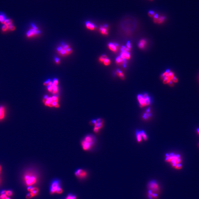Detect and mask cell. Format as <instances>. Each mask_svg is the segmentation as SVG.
Masks as SVG:
<instances>
[{"label":"cell","mask_w":199,"mask_h":199,"mask_svg":"<svg viewBox=\"0 0 199 199\" xmlns=\"http://www.w3.org/2000/svg\"><path fill=\"white\" fill-rule=\"evenodd\" d=\"M166 161L171 164L173 167L178 170L182 168V159L180 155L172 153L170 155L166 154Z\"/></svg>","instance_id":"1"},{"label":"cell","mask_w":199,"mask_h":199,"mask_svg":"<svg viewBox=\"0 0 199 199\" xmlns=\"http://www.w3.org/2000/svg\"><path fill=\"white\" fill-rule=\"evenodd\" d=\"M95 142L94 137L92 135H89L86 136L81 142L82 148L85 151L91 150L94 145Z\"/></svg>","instance_id":"2"},{"label":"cell","mask_w":199,"mask_h":199,"mask_svg":"<svg viewBox=\"0 0 199 199\" xmlns=\"http://www.w3.org/2000/svg\"><path fill=\"white\" fill-rule=\"evenodd\" d=\"M24 181L27 186L30 187L36 183L37 178L34 173L32 172H27L24 174Z\"/></svg>","instance_id":"3"},{"label":"cell","mask_w":199,"mask_h":199,"mask_svg":"<svg viewBox=\"0 0 199 199\" xmlns=\"http://www.w3.org/2000/svg\"><path fill=\"white\" fill-rule=\"evenodd\" d=\"M147 188L148 191L159 195L161 191V188L159 184L155 180H151L148 183Z\"/></svg>","instance_id":"4"},{"label":"cell","mask_w":199,"mask_h":199,"mask_svg":"<svg viewBox=\"0 0 199 199\" xmlns=\"http://www.w3.org/2000/svg\"><path fill=\"white\" fill-rule=\"evenodd\" d=\"M50 192L52 194L55 193L58 194H61L63 192L62 188L60 187V182L58 180H54L51 183Z\"/></svg>","instance_id":"5"},{"label":"cell","mask_w":199,"mask_h":199,"mask_svg":"<svg viewBox=\"0 0 199 199\" xmlns=\"http://www.w3.org/2000/svg\"><path fill=\"white\" fill-rule=\"evenodd\" d=\"M175 77L174 73L168 70L161 75V78L165 84L169 83Z\"/></svg>","instance_id":"6"},{"label":"cell","mask_w":199,"mask_h":199,"mask_svg":"<svg viewBox=\"0 0 199 199\" xmlns=\"http://www.w3.org/2000/svg\"><path fill=\"white\" fill-rule=\"evenodd\" d=\"M42 102L45 106L50 107H54L58 108L59 107V105L58 102L53 101L52 97H48L47 96H45L42 100Z\"/></svg>","instance_id":"7"},{"label":"cell","mask_w":199,"mask_h":199,"mask_svg":"<svg viewBox=\"0 0 199 199\" xmlns=\"http://www.w3.org/2000/svg\"><path fill=\"white\" fill-rule=\"evenodd\" d=\"M31 26L32 28L26 33V37L28 38H31L37 36L40 33V30L34 24H32Z\"/></svg>","instance_id":"8"},{"label":"cell","mask_w":199,"mask_h":199,"mask_svg":"<svg viewBox=\"0 0 199 199\" xmlns=\"http://www.w3.org/2000/svg\"><path fill=\"white\" fill-rule=\"evenodd\" d=\"M92 123L94 125V131L95 133H98L100 129H101L103 126V121L101 119H98L97 120L93 121Z\"/></svg>","instance_id":"9"},{"label":"cell","mask_w":199,"mask_h":199,"mask_svg":"<svg viewBox=\"0 0 199 199\" xmlns=\"http://www.w3.org/2000/svg\"><path fill=\"white\" fill-rule=\"evenodd\" d=\"M153 18V22L157 24H162L165 22L166 17L163 16L158 15L156 13Z\"/></svg>","instance_id":"10"},{"label":"cell","mask_w":199,"mask_h":199,"mask_svg":"<svg viewBox=\"0 0 199 199\" xmlns=\"http://www.w3.org/2000/svg\"><path fill=\"white\" fill-rule=\"evenodd\" d=\"M75 175L80 178H85L87 175V172L82 169H77L75 172Z\"/></svg>","instance_id":"11"},{"label":"cell","mask_w":199,"mask_h":199,"mask_svg":"<svg viewBox=\"0 0 199 199\" xmlns=\"http://www.w3.org/2000/svg\"><path fill=\"white\" fill-rule=\"evenodd\" d=\"M6 110L5 107L3 106H0V121H2L5 118Z\"/></svg>","instance_id":"12"},{"label":"cell","mask_w":199,"mask_h":199,"mask_svg":"<svg viewBox=\"0 0 199 199\" xmlns=\"http://www.w3.org/2000/svg\"><path fill=\"white\" fill-rule=\"evenodd\" d=\"M28 191L31 193L33 197L36 196L39 192V189L38 188L35 187H28L27 188Z\"/></svg>","instance_id":"13"},{"label":"cell","mask_w":199,"mask_h":199,"mask_svg":"<svg viewBox=\"0 0 199 199\" xmlns=\"http://www.w3.org/2000/svg\"><path fill=\"white\" fill-rule=\"evenodd\" d=\"M108 47L109 49L113 52H116L118 51V44L116 43L114 44L111 42L108 44Z\"/></svg>","instance_id":"14"},{"label":"cell","mask_w":199,"mask_h":199,"mask_svg":"<svg viewBox=\"0 0 199 199\" xmlns=\"http://www.w3.org/2000/svg\"><path fill=\"white\" fill-rule=\"evenodd\" d=\"M100 31L101 33L104 35H107L108 34V28L107 25L101 26L100 28Z\"/></svg>","instance_id":"15"},{"label":"cell","mask_w":199,"mask_h":199,"mask_svg":"<svg viewBox=\"0 0 199 199\" xmlns=\"http://www.w3.org/2000/svg\"><path fill=\"white\" fill-rule=\"evenodd\" d=\"M137 98H138L139 102V104H140V105L141 106V107H143L146 106L145 101V99L143 97V95L139 94V95H138Z\"/></svg>","instance_id":"16"},{"label":"cell","mask_w":199,"mask_h":199,"mask_svg":"<svg viewBox=\"0 0 199 199\" xmlns=\"http://www.w3.org/2000/svg\"><path fill=\"white\" fill-rule=\"evenodd\" d=\"M120 56L124 60H129L131 58L130 54L129 52L126 51H121Z\"/></svg>","instance_id":"17"},{"label":"cell","mask_w":199,"mask_h":199,"mask_svg":"<svg viewBox=\"0 0 199 199\" xmlns=\"http://www.w3.org/2000/svg\"><path fill=\"white\" fill-rule=\"evenodd\" d=\"M147 195L149 199H158V194H157L155 193H153L149 191H148Z\"/></svg>","instance_id":"18"},{"label":"cell","mask_w":199,"mask_h":199,"mask_svg":"<svg viewBox=\"0 0 199 199\" xmlns=\"http://www.w3.org/2000/svg\"><path fill=\"white\" fill-rule=\"evenodd\" d=\"M116 63L118 65H122L125 64V60L123 59L120 56H119L116 59Z\"/></svg>","instance_id":"19"},{"label":"cell","mask_w":199,"mask_h":199,"mask_svg":"<svg viewBox=\"0 0 199 199\" xmlns=\"http://www.w3.org/2000/svg\"><path fill=\"white\" fill-rule=\"evenodd\" d=\"M147 42L144 39H142L141 40L139 43L138 47L139 48L141 49H143L146 46Z\"/></svg>","instance_id":"20"},{"label":"cell","mask_w":199,"mask_h":199,"mask_svg":"<svg viewBox=\"0 0 199 199\" xmlns=\"http://www.w3.org/2000/svg\"><path fill=\"white\" fill-rule=\"evenodd\" d=\"M86 25L87 28L91 30H93L95 28V25L89 21H87L86 23Z\"/></svg>","instance_id":"21"},{"label":"cell","mask_w":199,"mask_h":199,"mask_svg":"<svg viewBox=\"0 0 199 199\" xmlns=\"http://www.w3.org/2000/svg\"><path fill=\"white\" fill-rule=\"evenodd\" d=\"M143 97L145 99V101L146 105V106L149 105L150 104V100L149 98V97L148 96L147 94H145L143 95Z\"/></svg>","instance_id":"22"},{"label":"cell","mask_w":199,"mask_h":199,"mask_svg":"<svg viewBox=\"0 0 199 199\" xmlns=\"http://www.w3.org/2000/svg\"><path fill=\"white\" fill-rule=\"evenodd\" d=\"M116 75L121 79H122L124 80L125 79V76H124V74L123 72H122L121 71H119V70H117L116 71Z\"/></svg>","instance_id":"23"},{"label":"cell","mask_w":199,"mask_h":199,"mask_svg":"<svg viewBox=\"0 0 199 199\" xmlns=\"http://www.w3.org/2000/svg\"><path fill=\"white\" fill-rule=\"evenodd\" d=\"M6 18V16L5 14L0 13V22L3 24Z\"/></svg>","instance_id":"24"},{"label":"cell","mask_w":199,"mask_h":199,"mask_svg":"<svg viewBox=\"0 0 199 199\" xmlns=\"http://www.w3.org/2000/svg\"><path fill=\"white\" fill-rule=\"evenodd\" d=\"M1 194H5L8 197H10L12 196L13 195V192L11 191L10 190H8V191H6V190H3L2 192H1Z\"/></svg>","instance_id":"25"},{"label":"cell","mask_w":199,"mask_h":199,"mask_svg":"<svg viewBox=\"0 0 199 199\" xmlns=\"http://www.w3.org/2000/svg\"><path fill=\"white\" fill-rule=\"evenodd\" d=\"M3 24H5L8 26H9L12 24H13L12 21L11 19L6 18L4 22L3 23Z\"/></svg>","instance_id":"26"},{"label":"cell","mask_w":199,"mask_h":199,"mask_svg":"<svg viewBox=\"0 0 199 199\" xmlns=\"http://www.w3.org/2000/svg\"><path fill=\"white\" fill-rule=\"evenodd\" d=\"M52 88H53L52 93L54 94L57 93L58 91V89L57 86L55 85V84H54L53 83V84H52Z\"/></svg>","instance_id":"27"},{"label":"cell","mask_w":199,"mask_h":199,"mask_svg":"<svg viewBox=\"0 0 199 199\" xmlns=\"http://www.w3.org/2000/svg\"><path fill=\"white\" fill-rule=\"evenodd\" d=\"M103 63L104 64V65H105V66H108V65H109L111 64L110 60L107 57V58H106V59L104 60V61L103 62Z\"/></svg>","instance_id":"28"},{"label":"cell","mask_w":199,"mask_h":199,"mask_svg":"<svg viewBox=\"0 0 199 199\" xmlns=\"http://www.w3.org/2000/svg\"><path fill=\"white\" fill-rule=\"evenodd\" d=\"M1 29L2 32H6L8 30V27L6 25L3 24L1 27Z\"/></svg>","instance_id":"29"},{"label":"cell","mask_w":199,"mask_h":199,"mask_svg":"<svg viewBox=\"0 0 199 199\" xmlns=\"http://www.w3.org/2000/svg\"><path fill=\"white\" fill-rule=\"evenodd\" d=\"M107 58V56L106 55H101V56H100V57L99 58V60L100 61V62L103 63L104 60H105L106 58Z\"/></svg>","instance_id":"30"},{"label":"cell","mask_w":199,"mask_h":199,"mask_svg":"<svg viewBox=\"0 0 199 199\" xmlns=\"http://www.w3.org/2000/svg\"><path fill=\"white\" fill-rule=\"evenodd\" d=\"M156 13L153 10H150L148 13V15L150 17L153 18Z\"/></svg>","instance_id":"31"},{"label":"cell","mask_w":199,"mask_h":199,"mask_svg":"<svg viewBox=\"0 0 199 199\" xmlns=\"http://www.w3.org/2000/svg\"><path fill=\"white\" fill-rule=\"evenodd\" d=\"M136 134L138 142H140L141 141V137H142L140 133V132H138L136 133Z\"/></svg>","instance_id":"32"},{"label":"cell","mask_w":199,"mask_h":199,"mask_svg":"<svg viewBox=\"0 0 199 199\" xmlns=\"http://www.w3.org/2000/svg\"><path fill=\"white\" fill-rule=\"evenodd\" d=\"M66 199H76V197L72 194H69L67 195Z\"/></svg>","instance_id":"33"},{"label":"cell","mask_w":199,"mask_h":199,"mask_svg":"<svg viewBox=\"0 0 199 199\" xmlns=\"http://www.w3.org/2000/svg\"><path fill=\"white\" fill-rule=\"evenodd\" d=\"M59 53L60 54H61V55H62V56H65V55H67L66 50H64L63 48L61 51H60L59 52Z\"/></svg>","instance_id":"34"},{"label":"cell","mask_w":199,"mask_h":199,"mask_svg":"<svg viewBox=\"0 0 199 199\" xmlns=\"http://www.w3.org/2000/svg\"><path fill=\"white\" fill-rule=\"evenodd\" d=\"M140 133L141 134V136H142V137L143 138V139H144L145 140H146L147 139V136H146V135L145 133H144V131H141V132H140Z\"/></svg>","instance_id":"35"},{"label":"cell","mask_w":199,"mask_h":199,"mask_svg":"<svg viewBox=\"0 0 199 199\" xmlns=\"http://www.w3.org/2000/svg\"><path fill=\"white\" fill-rule=\"evenodd\" d=\"M8 30L10 31H13L15 29V27L13 24L8 26Z\"/></svg>","instance_id":"36"},{"label":"cell","mask_w":199,"mask_h":199,"mask_svg":"<svg viewBox=\"0 0 199 199\" xmlns=\"http://www.w3.org/2000/svg\"><path fill=\"white\" fill-rule=\"evenodd\" d=\"M66 52L67 55L70 54L71 53H72V49L71 48H68V49H66Z\"/></svg>","instance_id":"37"},{"label":"cell","mask_w":199,"mask_h":199,"mask_svg":"<svg viewBox=\"0 0 199 199\" xmlns=\"http://www.w3.org/2000/svg\"><path fill=\"white\" fill-rule=\"evenodd\" d=\"M52 97L53 101H54V102H58L59 99H58L57 96H53Z\"/></svg>","instance_id":"38"},{"label":"cell","mask_w":199,"mask_h":199,"mask_svg":"<svg viewBox=\"0 0 199 199\" xmlns=\"http://www.w3.org/2000/svg\"><path fill=\"white\" fill-rule=\"evenodd\" d=\"M8 196L5 194H1L0 195V199H6Z\"/></svg>","instance_id":"39"},{"label":"cell","mask_w":199,"mask_h":199,"mask_svg":"<svg viewBox=\"0 0 199 199\" xmlns=\"http://www.w3.org/2000/svg\"><path fill=\"white\" fill-rule=\"evenodd\" d=\"M34 197L32 195L31 193L29 192L28 194H27L26 196V198L27 199H30Z\"/></svg>","instance_id":"40"},{"label":"cell","mask_w":199,"mask_h":199,"mask_svg":"<svg viewBox=\"0 0 199 199\" xmlns=\"http://www.w3.org/2000/svg\"><path fill=\"white\" fill-rule=\"evenodd\" d=\"M52 82H53V84H54L57 85H57H58V83H59L58 80L57 78H55V79H54L53 80Z\"/></svg>","instance_id":"41"},{"label":"cell","mask_w":199,"mask_h":199,"mask_svg":"<svg viewBox=\"0 0 199 199\" xmlns=\"http://www.w3.org/2000/svg\"><path fill=\"white\" fill-rule=\"evenodd\" d=\"M51 82V80L49 79L47 81L45 82H44V83H43V84H44V86H47L49 84H50V82Z\"/></svg>","instance_id":"42"},{"label":"cell","mask_w":199,"mask_h":199,"mask_svg":"<svg viewBox=\"0 0 199 199\" xmlns=\"http://www.w3.org/2000/svg\"><path fill=\"white\" fill-rule=\"evenodd\" d=\"M126 47L130 49V50L131 49V44L130 42H127V44H126Z\"/></svg>","instance_id":"43"},{"label":"cell","mask_w":199,"mask_h":199,"mask_svg":"<svg viewBox=\"0 0 199 199\" xmlns=\"http://www.w3.org/2000/svg\"><path fill=\"white\" fill-rule=\"evenodd\" d=\"M62 48L64 50H66V49H68V48L70 47L68 45L65 44L64 46H62Z\"/></svg>","instance_id":"44"},{"label":"cell","mask_w":199,"mask_h":199,"mask_svg":"<svg viewBox=\"0 0 199 199\" xmlns=\"http://www.w3.org/2000/svg\"><path fill=\"white\" fill-rule=\"evenodd\" d=\"M55 62H56V63H57V64H59V58H55Z\"/></svg>","instance_id":"45"},{"label":"cell","mask_w":199,"mask_h":199,"mask_svg":"<svg viewBox=\"0 0 199 199\" xmlns=\"http://www.w3.org/2000/svg\"><path fill=\"white\" fill-rule=\"evenodd\" d=\"M197 132L198 133L199 135V128L197 129Z\"/></svg>","instance_id":"46"},{"label":"cell","mask_w":199,"mask_h":199,"mask_svg":"<svg viewBox=\"0 0 199 199\" xmlns=\"http://www.w3.org/2000/svg\"><path fill=\"white\" fill-rule=\"evenodd\" d=\"M6 199H10V198H9V197H8L7 198H6Z\"/></svg>","instance_id":"47"},{"label":"cell","mask_w":199,"mask_h":199,"mask_svg":"<svg viewBox=\"0 0 199 199\" xmlns=\"http://www.w3.org/2000/svg\"><path fill=\"white\" fill-rule=\"evenodd\" d=\"M1 172H0V174H1Z\"/></svg>","instance_id":"48"},{"label":"cell","mask_w":199,"mask_h":199,"mask_svg":"<svg viewBox=\"0 0 199 199\" xmlns=\"http://www.w3.org/2000/svg\"><path fill=\"white\" fill-rule=\"evenodd\" d=\"M198 79H199V76H198Z\"/></svg>","instance_id":"49"},{"label":"cell","mask_w":199,"mask_h":199,"mask_svg":"<svg viewBox=\"0 0 199 199\" xmlns=\"http://www.w3.org/2000/svg\"><path fill=\"white\" fill-rule=\"evenodd\" d=\"M150 0V1H152L153 0Z\"/></svg>","instance_id":"50"}]
</instances>
